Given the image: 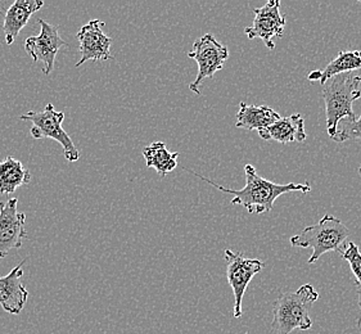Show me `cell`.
Masks as SVG:
<instances>
[{"mask_svg": "<svg viewBox=\"0 0 361 334\" xmlns=\"http://www.w3.org/2000/svg\"><path fill=\"white\" fill-rule=\"evenodd\" d=\"M357 171H359V175H360V180H361V166L359 167V170H357Z\"/></svg>", "mask_w": 361, "mask_h": 334, "instance_id": "44dd1931", "label": "cell"}, {"mask_svg": "<svg viewBox=\"0 0 361 334\" xmlns=\"http://www.w3.org/2000/svg\"><path fill=\"white\" fill-rule=\"evenodd\" d=\"M359 328H360V332H361V319L359 320Z\"/></svg>", "mask_w": 361, "mask_h": 334, "instance_id": "7402d4cb", "label": "cell"}, {"mask_svg": "<svg viewBox=\"0 0 361 334\" xmlns=\"http://www.w3.org/2000/svg\"><path fill=\"white\" fill-rule=\"evenodd\" d=\"M279 118H281V115L271 107L255 106V104L240 102L238 112H237L235 126L239 129L259 131L275 124Z\"/></svg>", "mask_w": 361, "mask_h": 334, "instance_id": "9a60e30c", "label": "cell"}, {"mask_svg": "<svg viewBox=\"0 0 361 334\" xmlns=\"http://www.w3.org/2000/svg\"><path fill=\"white\" fill-rule=\"evenodd\" d=\"M43 0H16L4 16L3 31L7 45L13 44L21 30L27 25L31 16L43 7Z\"/></svg>", "mask_w": 361, "mask_h": 334, "instance_id": "5bb4252c", "label": "cell"}, {"mask_svg": "<svg viewBox=\"0 0 361 334\" xmlns=\"http://www.w3.org/2000/svg\"><path fill=\"white\" fill-rule=\"evenodd\" d=\"M39 25L40 34L25 40V51L34 59V62H42L43 73L49 75L54 70L58 51L68 44L59 35L57 26L42 18L39 20Z\"/></svg>", "mask_w": 361, "mask_h": 334, "instance_id": "ba28073f", "label": "cell"}, {"mask_svg": "<svg viewBox=\"0 0 361 334\" xmlns=\"http://www.w3.org/2000/svg\"><path fill=\"white\" fill-rule=\"evenodd\" d=\"M361 68V51H342L329 62L324 70H315L307 75V80L320 82L324 85L326 81L342 73H353Z\"/></svg>", "mask_w": 361, "mask_h": 334, "instance_id": "2e32d148", "label": "cell"}, {"mask_svg": "<svg viewBox=\"0 0 361 334\" xmlns=\"http://www.w3.org/2000/svg\"><path fill=\"white\" fill-rule=\"evenodd\" d=\"M350 230L340 218L333 215H324L314 225L306 226L301 232L290 238L293 247L311 248L312 254L309 264L318 261L326 252H338L342 254L346 248V240Z\"/></svg>", "mask_w": 361, "mask_h": 334, "instance_id": "3957f363", "label": "cell"}, {"mask_svg": "<svg viewBox=\"0 0 361 334\" xmlns=\"http://www.w3.org/2000/svg\"><path fill=\"white\" fill-rule=\"evenodd\" d=\"M25 262H20L7 276H0V306L12 315L21 314L29 298V291L21 282Z\"/></svg>", "mask_w": 361, "mask_h": 334, "instance_id": "7c38bea8", "label": "cell"}, {"mask_svg": "<svg viewBox=\"0 0 361 334\" xmlns=\"http://www.w3.org/2000/svg\"><path fill=\"white\" fill-rule=\"evenodd\" d=\"M17 204V198L0 202V259L7 257L12 249L21 248L23 240L27 237L26 215L18 211Z\"/></svg>", "mask_w": 361, "mask_h": 334, "instance_id": "30bf717a", "label": "cell"}, {"mask_svg": "<svg viewBox=\"0 0 361 334\" xmlns=\"http://www.w3.org/2000/svg\"><path fill=\"white\" fill-rule=\"evenodd\" d=\"M286 27V17L281 13V1L270 0L265 6L255 9L252 26L246 27L248 39H260L267 49H275V37H282Z\"/></svg>", "mask_w": 361, "mask_h": 334, "instance_id": "9c48e42d", "label": "cell"}, {"mask_svg": "<svg viewBox=\"0 0 361 334\" xmlns=\"http://www.w3.org/2000/svg\"><path fill=\"white\" fill-rule=\"evenodd\" d=\"M190 171V170H188ZM195 174L197 178L202 179L203 182L209 183L214 188L219 189L224 193L231 194V204L234 206H242L246 209L248 214H257L261 215L264 212H269L273 210L275 201L290 192H301V193H309L311 190L310 184H297V183H288V184H278V183L270 182L264 179L262 176L257 174L256 168L252 165H245V175H246V185L245 188L234 190L219 185L215 182L209 180L203 175Z\"/></svg>", "mask_w": 361, "mask_h": 334, "instance_id": "6da1fadb", "label": "cell"}, {"mask_svg": "<svg viewBox=\"0 0 361 334\" xmlns=\"http://www.w3.org/2000/svg\"><path fill=\"white\" fill-rule=\"evenodd\" d=\"M361 76L353 73H342L325 82L322 97L325 103L326 131L333 138L343 118L355 120L354 102L361 98Z\"/></svg>", "mask_w": 361, "mask_h": 334, "instance_id": "7a4b0ae2", "label": "cell"}, {"mask_svg": "<svg viewBox=\"0 0 361 334\" xmlns=\"http://www.w3.org/2000/svg\"><path fill=\"white\" fill-rule=\"evenodd\" d=\"M332 139L337 143H343L347 140H361V115L355 120L343 118L338 124L336 135Z\"/></svg>", "mask_w": 361, "mask_h": 334, "instance_id": "ffe728a7", "label": "cell"}, {"mask_svg": "<svg viewBox=\"0 0 361 334\" xmlns=\"http://www.w3.org/2000/svg\"><path fill=\"white\" fill-rule=\"evenodd\" d=\"M20 118L22 121L32 123V128L30 129L32 138L53 139L63 148L66 160L68 162L79 161V149L73 144L71 137L62 128L65 112L57 111L51 103H48L42 112L30 111L27 113L21 115Z\"/></svg>", "mask_w": 361, "mask_h": 334, "instance_id": "5b68a950", "label": "cell"}, {"mask_svg": "<svg viewBox=\"0 0 361 334\" xmlns=\"http://www.w3.org/2000/svg\"><path fill=\"white\" fill-rule=\"evenodd\" d=\"M226 261V279L234 295V319H239L243 315L242 302L247 291L248 284L251 283L253 276L264 269L265 264L257 259H250L240 252H234L231 249H225Z\"/></svg>", "mask_w": 361, "mask_h": 334, "instance_id": "52a82bcc", "label": "cell"}, {"mask_svg": "<svg viewBox=\"0 0 361 334\" xmlns=\"http://www.w3.org/2000/svg\"><path fill=\"white\" fill-rule=\"evenodd\" d=\"M257 132L264 140H276L282 144L302 143L307 138L305 130V118L300 113L281 117L275 124Z\"/></svg>", "mask_w": 361, "mask_h": 334, "instance_id": "4fadbf2b", "label": "cell"}, {"mask_svg": "<svg viewBox=\"0 0 361 334\" xmlns=\"http://www.w3.org/2000/svg\"><path fill=\"white\" fill-rule=\"evenodd\" d=\"M245 334H250V333H245Z\"/></svg>", "mask_w": 361, "mask_h": 334, "instance_id": "603a6c76", "label": "cell"}, {"mask_svg": "<svg viewBox=\"0 0 361 334\" xmlns=\"http://www.w3.org/2000/svg\"><path fill=\"white\" fill-rule=\"evenodd\" d=\"M318 299L319 293L311 284L284 293L274 302L271 327L279 334L292 333L295 329L309 330L312 327L310 309Z\"/></svg>", "mask_w": 361, "mask_h": 334, "instance_id": "277c9868", "label": "cell"}, {"mask_svg": "<svg viewBox=\"0 0 361 334\" xmlns=\"http://www.w3.org/2000/svg\"><path fill=\"white\" fill-rule=\"evenodd\" d=\"M31 174L21 161L7 156L0 161V194H12L16 189L27 185Z\"/></svg>", "mask_w": 361, "mask_h": 334, "instance_id": "e0dca14e", "label": "cell"}, {"mask_svg": "<svg viewBox=\"0 0 361 334\" xmlns=\"http://www.w3.org/2000/svg\"><path fill=\"white\" fill-rule=\"evenodd\" d=\"M104 26V22L99 20H92L84 25L78 32L79 40V51L81 54L76 67L84 65L89 61L102 62L114 59L111 54V45L112 39L107 37L102 27Z\"/></svg>", "mask_w": 361, "mask_h": 334, "instance_id": "8fae6325", "label": "cell"}, {"mask_svg": "<svg viewBox=\"0 0 361 334\" xmlns=\"http://www.w3.org/2000/svg\"><path fill=\"white\" fill-rule=\"evenodd\" d=\"M342 257L348 262L350 269L355 276V285L357 291V305L361 309V252L354 242H348Z\"/></svg>", "mask_w": 361, "mask_h": 334, "instance_id": "d6986e66", "label": "cell"}, {"mask_svg": "<svg viewBox=\"0 0 361 334\" xmlns=\"http://www.w3.org/2000/svg\"><path fill=\"white\" fill-rule=\"evenodd\" d=\"M143 156L147 166L154 168L161 178H165L178 166L179 153L170 152L164 142H153L149 146L145 147Z\"/></svg>", "mask_w": 361, "mask_h": 334, "instance_id": "ac0fdd59", "label": "cell"}, {"mask_svg": "<svg viewBox=\"0 0 361 334\" xmlns=\"http://www.w3.org/2000/svg\"><path fill=\"white\" fill-rule=\"evenodd\" d=\"M189 58L195 59L198 65V73L189 89L195 94H201V85L203 81L212 78L215 73L223 70L224 63L229 58V51L224 44L217 42L212 34H204L197 39L192 51L188 53Z\"/></svg>", "mask_w": 361, "mask_h": 334, "instance_id": "8992f818", "label": "cell"}]
</instances>
